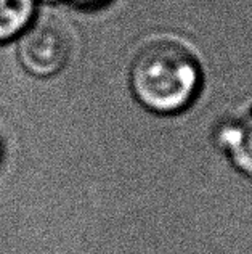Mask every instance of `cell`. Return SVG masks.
Here are the masks:
<instances>
[{
	"label": "cell",
	"instance_id": "obj_1",
	"mask_svg": "<svg viewBox=\"0 0 252 254\" xmlns=\"http://www.w3.org/2000/svg\"><path fill=\"white\" fill-rule=\"evenodd\" d=\"M201 69L187 47L170 39L150 42L138 52L130 71L134 95L148 110L177 113L193 102Z\"/></svg>",
	"mask_w": 252,
	"mask_h": 254
},
{
	"label": "cell",
	"instance_id": "obj_2",
	"mask_svg": "<svg viewBox=\"0 0 252 254\" xmlns=\"http://www.w3.org/2000/svg\"><path fill=\"white\" fill-rule=\"evenodd\" d=\"M71 55V36L58 19L47 18L28 26L18 45L23 68L34 76H51L61 71Z\"/></svg>",
	"mask_w": 252,
	"mask_h": 254
},
{
	"label": "cell",
	"instance_id": "obj_3",
	"mask_svg": "<svg viewBox=\"0 0 252 254\" xmlns=\"http://www.w3.org/2000/svg\"><path fill=\"white\" fill-rule=\"evenodd\" d=\"M220 137L235 164L252 177V110L225 127Z\"/></svg>",
	"mask_w": 252,
	"mask_h": 254
},
{
	"label": "cell",
	"instance_id": "obj_4",
	"mask_svg": "<svg viewBox=\"0 0 252 254\" xmlns=\"http://www.w3.org/2000/svg\"><path fill=\"white\" fill-rule=\"evenodd\" d=\"M34 16V0H0V42L21 34Z\"/></svg>",
	"mask_w": 252,
	"mask_h": 254
},
{
	"label": "cell",
	"instance_id": "obj_5",
	"mask_svg": "<svg viewBox=\"0 0 252 254\" xmlns=\"http://www.w3.org/2000/svg\"><path fill=\"white\" fill-rule=\"evenodd\" d=\"M72 2H76L81 6H100L108 2V0H72Z\"/></svg>",
	"mask_w": 252,
	"mask_h": 254
},
{
	"label": "cell",
	"instance_id": "obj_6",
	"mask_svg": "<svg viewBox=\"0 0 252 254\" xmlns=\"http://www.w3.org/2000/svg\"><path fill=\"white\" fill-rule=\"evenodd\" d=\"M0 158H2V140H0Z\"/></svg>",
	"mask_w": 252,
	"mask_h": 254
}]
</instances>
